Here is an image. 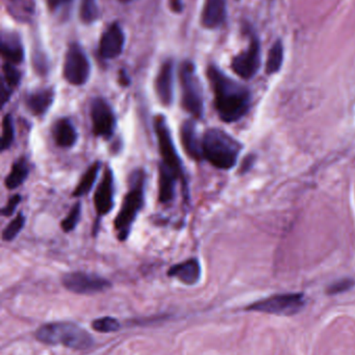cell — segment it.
Here are the masks:
<instances>
[{
	"label": "cell",
	"instance_id": "1",
	"mask_svg": "<svg viewBox=\"0 0 355 355\" xmlns=\"http://www.w3.org/2000/svg\"><path fill=\"white\" fill-rule=\"evenodd\" d=\"M208 78L214 93L215 108L224 123L241 120L249 112L251 93L245 85L227 76L216 66L208 68Z\"/></svg>",
	"mask_w": 355,
	"mask_h": 355
},
{
	"label": "cell",
	"instance_id": "2",
	"mask_svg": "<svg viewBox=\"0 0 355 355\" xmlns=\"http://www.w3.org/2000/svg\"><path fill=\"white\" fill-rule=\"evenodd\" d=\"M145 171L135 170L131 173L129 180V191L123 198L122 206L114 221L115 231L117 238L120 241H125L129 237L133 223L143 209L145 202L146 188Z\"/></svg>",
	"mask_w": 355,
	"mask_h": 355
},
{
	"label": "cell",
	"instance_id": "3",
	"mask_svg": "<svg viewBox=\"0 0 355 355\" xmlns=\"http://www.w3.org/2000/svg\"><path fill=\"white\" fill-rule=\"evenodd\" d=\"M243 146L231 135L218 128H210L202 137V155L214 168L229 171L237 164Z\"/></svg>",
	"mask_w": 355,
	"mask_h": 355
},
{
	"label": "cell",
	"instance_id": "4",
	"mask_svg": "<svg viewBox=\"0 0 355 355\" xmlns=\"http://www.w3.org/2000/svg\"><path fill=\"white\" fill-rule=\"evenodd\" d=\"M35 339L47 345H63L75 350L88 349L93 338L74 323L56 322L43 325L35 331Z\"/></svg>",
	"mask_w": 355,
	"mask_h": 355
},
{
	"label": "cell",
	"instance_id": "5",
	"mask_svg": "<svg viewBox=\"0 0 355 355\" xmlns=\"http://www.w3.org/2000/svg\"><path fill=\"white\" fill-rule=\"evenodd\" d=\"M181 87V105L193 118L202 119L204 114V92L196 73L194 62L185 60L179 71Z\"/></svg>",
	"mask_w": 355,
	"mask_h": 355
},
{
	"label": "cell",
	"instance_id": "6",
	"mask_svg": "<svg viewBox=\"0 0 355 355\" xmlns=\"http://www.w3.org/2000/svg\"><path fill=\"white\" fill-rule=\"evenodd\" d=\"M154 126L156 139H158V151H160V158H162L160 164L170 168L172 172L181 178L183 192H185V198H188L187 178H185L183 162L177 153L166 118L163 114H158L154 118Z\"/></svg>",
	"mask_w": 355,
	"mask_h": 355
},
{
	"label": "cell",
	"instance_id": "7",
	"mask_svg": "<svg viewBox=\"0 0 355 355\" xmlns=\"http://www.w3.org/2000/svg\"><path fill=\"white\" fill-rule=\"evenodd\" d=\"M306 306V297L302 293L275 294L265 300H258L246 308L251 312L277 316H293L302 312Z\"/></svg>",
	"mask_w": 355,
	"mask_h": 355
},
{
	"label": "cell",
	"instance_id": "8",
	"mask_svg": "<svg viewBox=\"0 0 355 355\" xmlns=\"http://www.w3.org/2000/svg\"><path fill=\"white\" fill-rule=\"evenodd\" d=\"M63 74L67 83L75 87H81L89 80L91 75V64L89 58L79 44L69 46L65 58Z\"/></svg>",
	"mask_w": 355,
	"mask_h": 355
},
{
	"label": "cell",
	"instance_id": "9",
	"mask_svg": "<svg viewBox=\"0 0 355 355\" xmlns=\"http://www.w3.org/2000/svg\"><path fill=\"white\" fill-rule=\"evenodd\" d=\"M92 129L94 135L110 139L116 130L117 119L110 104L101 97L94 98L91 103Z\"/></svg>",
	"mask_w": 355,
	"mask_h": 355
},
{
	"label": "cell",
	"instance_id": "10",
	"mask_svg": "<svg viewBox=\"0 0 355 355\" xmlns=\"http://www.w3.org/2000/svg\"><path fill=\"white\" fill-rule=\"evenodd\" d=\"M62 283L68 291L85 295L100 293L110 288V281L94 273H67L63 277Z\"/></svg>",
	"mask_w": 355,
	"mask_h": 355
},
{
	"label": "cell",
	"instance_id": "11",
	"mask_svg": "<svg viewBox=\"0 0 355 355\" xmlns=\"http://www.w3.org/2000/svg\"><path fill=\"white\" fill-rule=\"evenodd\" d=\"M261 67V45L258 37L252 35L249 47L231 60L233 72L243 79H251L256 76Z\"/></svg>",
	"mask_w": 355,
	"mask_h": 355
},
{
	"label": "cell",
	"instance_id": "12",
	"mask_svg": "<svg viewBox=\"0 0 355 355\" xmlns=\"http://www.w3.org/2000/svg\"><path fill=\"white\" fill-rule=\"evenodd\" d=\"M124 31L118 22H114L102 33L98 51L104 60H115L121 55L124 49Z\"/></svg>",
	"mask_w": 355,
	"mask_h": 355
},
{
	"label": "cell",
	"instance_id": "13",
	"mask_svg": "<svg viewBox=\"0 0 355 355\" xmlns=\"http://www.w3.org/2000/svg\"><path fill=\"white\" fill-rule=\"evenodd\" d=\"M114 198V173L110 168H106L101 182L94 194V205H95L98 219L106 216L113 210L115 202Z\"/></svg>",
	"mask_w": 355,
	"mask_h": 355
},
{
	"label": "cell",
	"instance_id": "14",
	"mask_svg": "<svg viewBox=\"0 0 355 355\" xmlns=\"http://www.w3.org/2000/svg\"><path fill=\"white\" fill-rule=\"evenodd\" d=\"M156 92L163 105L169 107L174 99V62L165 60L156 78Z\"/></svg>",
	"mask_w": 355,
	"mask_h": 355
},
{
	"label": "cell",
	"instance_id": "15",
	"mask_svg": "<svg viewBox=\"0 0 355 355\" xmlns=\"http://www.w3.org/2000/svg\"><path fill=\"white\" fill-rule=\"evenodd\" d=\"M181 141L185 153L192 159L199 162L204 159L202 155V139L198 137L197 126L193 120L183 123L181 128Z\"/></svg>",
	"mask_w": 355,
	"mask_h": 355
},
{
	"label": "cell",
	"instance_id": "16",
	"mask_svg": "<svg viewBox=\"0 0 355 355\" xmlns=\"http://www.w3.org/2000/svg\"><path fill=\"white\" fill-rule=\"evenodd\" d=\"M226 19V0H206L201 12V24L208 29H216Z\"/></svg>",
	"mask_w": 355,
	"mask_h": 355
},
{
	"label": "cell",
	"instance_id": "17",
	"mask_svg": "<svg viewBox=\"0 0 355 355\" xmlns=\"http://www.w3.org/2000/svg\"><path fill=\"white\" fill-rule=\"evenodd\" d=\"M168 275L175 277L181 283L188 286H193L199 282L201 277V267L197 259H189L185 262L179 263L171 267Z\"/></svg>",
	"mask_w": 355,
	"mask_h": 355
},
{
	"label": "cell",
	"instance_id": "18",
	"mask_svg": "<svg viewBox=\"0 0 355 355\" xmlns=\"http://www.w3.org/2000/svg\"><path fill=\"white\" fill-rule=\"evenodd\" d=\"M51 133L56 146L62 149L74 147L79 139L76 128L67 118L58 119L52 126Z\"/></svg>",
	"mask_w": 355,
	"mask_h": 355
},
{
	"label": "cell",
	"instance_id": "19",
	"mask_svg": "<svg viewBox=\"0 0 355 355\" xmlns=\"http://www.w3.org/2000/svg\"><path fill=\"white\" fill-rule=\"evenodd\" d=\"M54 89L51 87L38 89L27 95L25 99L27 110L35 116H42L47 114L54 101Z\"/></svg>",
	"mask_w": 355,
	"mask_h": 355
},
{
	"label": "cell",
	"instance_id": "20",
	"mask_svg": "<svg viewBox=\"0 0 355 355\" xmlns=\"http://www.w3.org/2000/svg\"><path fill=\"white\" fill-rule=\"evenodd\" d=\"M181 178L163 164L158 166V200L160 204H169L174 200L175 188Z\"/></svg>",
	"mask_w": 355,
	"mask_h": 355
},
{
	"label": "cell",
	"instance_id": "21",
	"mask_svg": "<svg viewBox=\"0 0 355 355\" xmlns=\"http://www.w3.org/2000/svg\"><path fill=\"white\" fill-rule=\"evenodd\" d=\"M1 55L6 62L20 64L24 58V50L18 35L14 33H2Z\"/></svg>",
	"mask_w": 355,
	"mask_h": 355
},
{
	"label": "cell",
	"instance_id": "22",
	"mask_svg": "<svg viewBox=\"0 0 355 355\" xmlns=\"http://www.w3.org/2000/svg\"><path fill=\"white\" fill-rule=\"evenodd\" d=\"M29 175L28 164L25 158H19L13 164L10 174L4 180V185L8 189L13 190L18 188L24 183Z\"/></svg>",
	"mask_w": 355,
	"mask_h": 355
},
{
	"label": "cell",
	"instance_id": "23",
	"mask_svg": "<svg viewBox=\"0 0 355 355\" xmlns=\"http://www.w3.org/2000/svg\"><path fill=\"white\" fill-rule=\"evenodd\" d=\"M100 168H101V162H96L88 168L87 172L83 174L81 181L77 184L74 191L72 192L73 198H81V196H87L91 191L96 180H97Z\"/></svg>",
	"mask_w": 355,
	"mask_h": 355
},
{
	"label": "cell",
	"instance_id": "24",
	"mask_svg": "<svg viewBox=\"0 0 355 355\" xmlns=\"http://www.w3.org/2000/svg\"><path fill=\"white\" fill-rule=\"evenodd\" d=\"M2 72H3L4 105L10 99L13 89L18 87L19 83H20L21 73L15 64H10V62H4L3 67H2Z\"/></svg>",
	"mask_w": 355,
	"mask_h": 355
},
{
	"label": "cell",
	"instance_id": "25",
	"mask_svg": "<svg viewBox=\"0 0 355 355\" xmlns=\"http://www.w3.org/2000/svg\"><path fill=\"white\" fill-rule=\"evenodd\" d=\"M283 62V45L281 40H277L269 51L266 62V72L273 75L279 72Z\"/></svg>",
	"mask_w": 355,
	"mask_h": 355
},
{
	"label": "cell",
	"instance_id": "26",
	"mask_svg": "<svg viewBox=\"0 0 355 355\" xmlns=\"http://www.w3.org/2000/svg\"><path fill=\"white\" fill-rule=\"evenodd\" d=\"M2 137L0 141V151L4 152L12 147L15 139V127L13 122V116L10 114H6L2 120Z\"/></svg>",
	"mask_w": 355,
	"mask_h": 355
},
{
	"label": "cell",
	"instance_id": "27",
	"mask_svg": "<svg viewBox=\"0 0 355 355\" xmlns=\"http://www.w3.org/2000/svg\"><path fill=\"white\" fill-rule=\"evenodd\" d=\"M81 19L85 24H91L99 18V8L97 6V0H81Z\"/></svg>",
	"mask_w": 355,
	"mask_h": 355
},
{
	"label": "cell",
	"instance_id": "28",
	"mask_svg": "<svg viewBox=\"0 0 355 355\" xmlns=\"http://www.w3.org/2000/svg\"><path fill=\"white\" fill-rule=\"evenodd\" d=\"M25 225V217L22 213H18L17 216L6 225V229L2 232V239L3 241H13L17 236L22 231Z\"/></svg>",
	"mask_w": 355,
	"mask_h": 355
},
{
	"label": "cell",
	"instance_id": "29",
	"mask_svg": "<svg viewBox=\"0 0 355 355\" xmlns=\"http://www.w3.org/2000/svg\"><path fill=\"white\" fill-rule=\"evenodd\" d=\"M81 202H76L74 206L71 208L69 214L65 217L64 220L60 223V227H62L63 231L65 233H70L75 227L79 225V220H81Z\"/></svg>",
	"mask_w": 355,
	"mask_h": 355
},
{
	"label": "cell",
	"instance_id": "30",
	"mask_svg": "<svg viewBox=\"0 0 355 355\" xmlns=\"http://www.w3.org/2000/svg\"><path fill=\"white\" fill-rule=\"evenodd\" d=\"M92 327L94 331L98 333H115L120 329L121 325L117 319L112 317H104V318L97 319L92 323Z\"/></svg>",
	"mask_w": 355,
	"mask_h": 355
},
{
	"label": "cell",
	"instance_id": "31",
	"mask_svg": "<svg viewBox=\"0 0 355 355\" xmlns=\"http://www.w3.org/2000/svg\"><path fill=\"white\" fill-rule=\"evenodd\" d=\"M354 286L355 281L354 279H340V281L335 282L329 287H327V295H337V294L349 291Z\"/></svg>",
	"mask_w": 355,
	"mask_h": 355
},
{
	"label": "cell",
	"instance_id": "32",
	"mask_svg": "<svg viewBox=\"0 0 355 355\" xmlns=\"http://www.w3.org/2000/svg\"><path fill=\"white\" fill-rule=\"evenodd\" d=\"M21 198H21L20 194H16V196H12V198L8 200V204L1 209L2 216L8 217L14 214L17 207L20 204Z\"/></svg>",
	"mask_w": 355,
	"mask_h": 355
},
{
	"label": "cell",
	"instance_id": "33",
	"mask_svg": "<svg viewBox=\"0 0 355 355\" xmlns=\"http://www.w3.org/2000/svg\"><path fill=\"white\" fill-rule=\"evenodd\" d=\"M71 1L72 0H46V3L50 10H56L70 3Z\"/></svg>",
	"mask_w": 355,
	"mask_h": 355
},
{
	"label": "cell",
	"instance_id": "34",
	"mask_svg": "<svg viewBox=\"0 0 355 355\" xmlns=\"http://www.w3.org/2000/svg\"><path fill=\"white\" fill-rule=\"evenodd\" d=\"M169 6L174 12H181L183 10V0H169Z\"/></svg>",
	"mask_w": 355,
	"mask_h": 355
},
{
	"label": "cell",
	"instance_id": "35",
	"mask_svg": "<svg viewBox=\"0 0 355 355\" xmlns=\"http://www.w3.org/2000/svg\"><path fill=\"white\" fill-rule=\"evenodd\" d=\"M252 164H254V157L249 156L247 159H245V162H244L243 166L241 168L242 173L247 172Z\"/></svg>",
	"mask_w": 355,
	"mask_h": 355
},
{
	"label": "cell",
	"instance_id": "36",
	"mask_svg": "<svg viewBox=\"0 0 355 355\" xmlns=\"http://www.w3.org/2000/svg\"><path fill=\"white\" fill-rule=\"evenodd\" d=\"M119 1L123 2V3H129V2H131L133 0H119Z\"/></svg>",
	"mask_w": 355,
	"mask_h": 355
}]
</instances>
